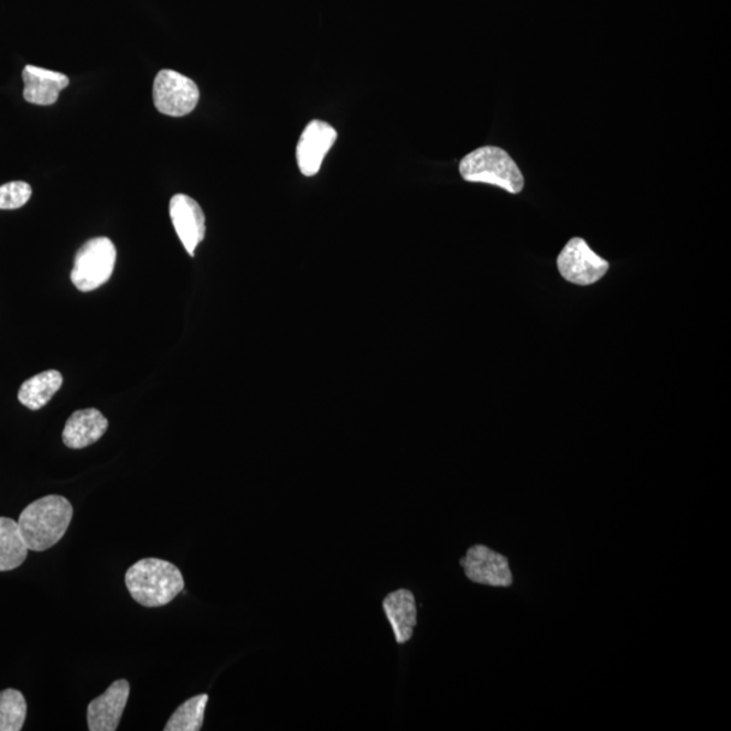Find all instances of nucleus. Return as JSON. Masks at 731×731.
I'll return each instance as SVG.
<instances>
[{
  "label": "nucleus",
  "instance_id": "nucleus-2",
  "mask_svg": "<svg viewBox=\"0 0 731 731\" xmlns=\"http://www.w3.org/2000/svg\"><path fill=\"white\" fill-rule=\"evenodd\" d=\"M130 596L142 608H163L183 591L184 579L174 563L160 558H144L125 574Z\"/></svg>",
  "mask_w": 731,
  "mask_h": 731
},
{
  "label": "nucleus",
  "instance_id": "nucleus-1",
  "mask_svg": "<svg viewBox=\"0 0 731 731\" xmlns=\"http://www.w3.org/2000/svg\"><path fill=\"white\" fill-rule=\"evenodd\" d=\"M73 516L68 498L50 495L29 504L17 522L29 550L41 552L61 542Z\"/></svg>",
  "mask_w": 731,
  "mask_h": 731
},
{
  "label": "nucleus",
  "instance_id": "nucleus-11",
  "mask_svg": "<svg viewBox=\"0 0 731 731\" xmlns=\"http://www.w3.org/2000/svg\"><path fill=\"white\" fill-rule=\"evenodd\" d=\"M23 98L29 104L39 106H51L57 103L64 88L69 85L67 75L55 73V71L26 65L22 73Z\"/></svg>",
  "mask_w": 731,
  "mask_h": 731
},
{
  "label": "nucleus",
  "instance_id": "nucleus-17",
  "mask_svg": "<svg viewBox=\"0 0 731 731\" xmlns=\"http://www.w3.org/2000/svg\"><path fill=\"white\" fill-rule=\"evenodd\" d=\"M26 714V700L20 691L9 688L0 692V731L22 730Z\"/></svg>",
  "mask_w": 731,
  "mask_h": 731
},
{
  "label": "nucleus",
  "instance_id": "nucleus-4",
  "mask_svg": "<svg viewBox=\"0 0 731 731\" xmlns=\"http://www.w3.org/2000/svg\"><path fill=\"white\" fill-rule=\"evenodd\" d=\"M117 249L107 237H95L77 251L71 281L77 290L93 291L109 281L115 271Z\"/></svg>",
  "mask_w": 731,
  "mask_h": 731
},
{
  "label": "nucleus",
  "instance_id": "nucleus-10",
  "mask_svg": "<svg viewBox=\"0 0 731 731\" xmlns=\"http://www.w3.org/2000/svg\"><path fill=\"white\" fill-rule=\"evenodd\" d=\"M130 686L127 680H117L95 698L87 709L88 730L116 731L127 707Z\"/></svg>",
  "mask_w": 731,
  "mask_h": 731
},
{
  "label": "nucleus",
  "instance_id": "nucleus-14",
  "mask_svg": "<svg viewBox=\"0 0 731 731\" xmlns=\"http://www.w3.org/2000/svg\"><path fill=\"white\" fill-rule=\"evenodd\" d=\"M62 385L63 376L61 372L47 370L40 373L23 383L20 394H18V400L32 411H39L61 390Z\"/></svg>",
  "mask_w": 731,
  "mask_h": 731
},
{
  "label": "nucleus",
  "instance_id": "nucleus-15",
  "mask_svg": "<svg viewBox=\"0 0 731 731\" xmlns=\"http://www.w3.org/2000/svg\"><path fill=\"white\" fill-rule=\"evenodd\" d=\"M29 548L18 522L0 518V572H10L25 562Z\"/></svg>",
  "mask_w": 731,
  "mask_h": 731
},
{
  "label": "nucleus",
  "instance_id": "nucleus-13",
  "mask_svg": "<svg viewBox=\"0 0 731 731\" xmlns=\"http://www.w3.org/2000/svg\"><path fill=\"white\" fill-rule=\"evenodd\" d=\"M383 609L394 630L397 644L411 641L413 628L418 625V605L415 594L409 590H397L384 599Z\"/></svg>",
  "mask_w": 731,
  "mask_h": 731
},
{
  "label": "nucleus",
  "instance_id": "nucleus-18",
  "mask_svg": "<svg viewBox=\"0 0 731 731\" xmlns=\"http://www.w3.org/2000/svg\"><path fill=\"white\" fill-rule=\"evenodd\" d=\"M31 197V184L21 181L6 183L0 186V211L20 209Z\"/></svg>",
  "mask_w": 731,
  "mask_h": 731
},
{
  "label": "nucleus",
  "instance_id": "nucleus-8",
  "mask_svg": "<svg viewBox=\"0 0 731 731\" xmlns=\"http://www.w3.org/2000/svg\"><path fill=\"white\" fill-rule=\"evenodd\" d=\"M337 139V132L329 122L314 120L307 125L297 144V163L302 175L319 174L326 153L331 151Z\"/></svg>",
  "mask_w": 731,
  "mask_h": 731
},
{
  "label": "nucleus",
  "instance_id": "nucleus-7",
  "mask_svg": "<svg viewBox=\"0 0 731 731\" xmlns=\"http://www.w3.org/2000/svg\"><path fill=\"white\" fill-rule=\"evenodd\" d=\"M466 578L475 584L509 588L514 582L507 557L485 545H474L461 560Z\"/></svg>",
  "mask_w": 731,
  "mask_h": 731
},
{
  "label": "nucleus",
  "instance_id": "nucleus-12",
  "mask_svg": "<svg viewBox=\"0 0 731 731\" xmlns=\"http://www.w3.org/2000/svg\"><path fill=\"white\" fill-rule=\"evenodd\" d=\"M109 428V421L95 408L80 409L69 416L63 431L67 448L79 450L97 443Z\"/></svg>",
  "mask_w": 731,
  "mask_h": 731
},
{
  "label": "nucleus",
  "instance_id": "nucleus-6",
  "mask_svg": "<svg viewBox=\"0 0 731 731\" xmlns=\"http://www.w3.org/2000/svg\"><path fill=\"white\" fill-rule=\"evenodd\" d=\"M557 266L563 279L579 287L599 282L610 269L609 261L593 252L581 237H574L563 247L558 255Z\"/></svg>",
  "mask_w": 731,
  "mask_h": 731
},
{
  "label": "nucleus",
  "instance_id": "nucleus-3",
  "mask_svg": "<svg viewBox=\"0 0 731 731\" xmlns=\"http://www.w3.org/2000/svg\"><path fill=\"white\" fill-rule=\"evenodd\" d=\"M460 172L466 182L492 184L510 194H519L525 187L518 164L498 147H481L466 154L461 160Z\"/></svg>",
  "mask_w": 731,
  "mask_h": 731
},
{
  "label": "nucleus",
  "instance_id": "nucleus-16",
  "mask_svg": "<svg viewBox=\"0 0 731 731\" xmlns=\"http://www.w3.org/2000/svg\"><path fill=\"white\" fill-rule=\"evenodd\" d=\"M207 700L206 694L190 698L175 710L165 724V731H198L204 724Z\"/></svg>",
  "mask_w": 731,
  "mask_h": 731
},
{
  "label": "nucleus",
  "instance_id": "nucleus-5",
  "mask_svg": "<svg viewBox=\"0 0 731 731\" xmlns=\"http://www.w3.org/2000/svg\"><path fill=\"white\" fill-rule=\"evenodd\" d=\"M200 100V88L190 77L176 71H160L153 83V104L162 115L184 117Z\"/></svg>",
  "mask_w": 731,
  "mask_h": 731
},
{
  "label": "nucleus",
  "instance_id": "nucleus-9",
  "mask_svg": "<svg viewBox=\"0 0 731 731\" xmlns=\"http://www.w3.org/2000/svg\"><path fill=\"white\" fill-rule=\"evenodd\" d=\"M170 217L183 247L190 257L205 239L206 219L198 202L186 194H176L170 201Z\"/></svg>",
  "mask_w": 731,
  "mask_h": 731
}]
</instances>
